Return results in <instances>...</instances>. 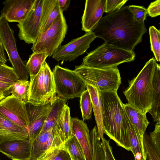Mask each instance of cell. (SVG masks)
Here are the masks:
<instances>
[{
	"instance_id": "obj_1",
	"label": "cell",
	"mask_w": 160,
	"mask_h": 160,
	"mask_svg": "<svg viewBox=\"0 0 160 160\" xmlns=\"http://www.w3.org/2000/svg\"><path fill=\"white\" fill-rule=\"evenodd\" d=\"M146 32L145 23H139L124 6L102 17L92 32L107 44L133 51Z\"/></svg>"
},
{
	"instance_id": "obj_2",
	"label": "cell",
	"mask_w": 160,
	"mask_h": 160,
	"mask_svg": "<svg viewBox=\"0 0 160 160\" xmlns=\"http://www.w3.org/2000/svg\"><path fill=\"white\" fill-rule=\"evenodd\" d=\"M103 109L104 133L117 145L130 151L123 104L116 91L101 92Z\"/></svg>"
},
{
	"instance_id": "obj_3",
	"label": "cell",
	"mask_w": 160,
	"mask_h": 160,
	"mask_svg": "<svg viewBox=\"0 0 160 160\" xmlns=\"http://www.w3.org/2000/svg\"><path fill=\"white\" fill-rule=\"evenodd\" d=\"M156 60L152 58L137 76L128 81L123 92L128 103L143 113L148 112L152 103V81Z\"/></svg>"
},
{
	"instance_id": "obj_4",
	"label": "cell",
	"mask_w": 160,
	"mask_h": 160,
	"mask_svg": "<svg viewBox=\"0 0 160 160\" xmlns=\"http://www.w3.org/2000/svg\"><path fill=\"white\" fill-rule=\"evenodd\" d=\"M135 54L131 51L104 42L88 53L82 59V64L99 68L117 67L119 64L133 61Z\"/></svg>"
},
{
	"instance_id": "obj_5",
	"label": "cell",
	"mask_w": 160,
	"mask_h": 160,
	"mask_svg": "<svg viewBox=\"0 0 160 160\" xmlns=\"http://www.w3.org/2000/svg\"><path fill=\"white\" fill-rule=\"evenodd\" d=\"M84 81L102 92L117 91L121 78L117 67L99 68L86 66L82 64L73 70Z\"/></svg>"
},
{
	"instance_id": "obj_6",
	"label": "cell",
	"mask_w": 160,
	"mask_h": 160,
	"mask_svg": "<svg viewBox=\"0 0 160 160\" xmlns=\"http://www.w3.org/2000/svg\"><path fill=\"white\" fill-rule=\"evenodd\" d=\"M30 76L29 102L38 106L51 102L56 93L52 72L46 62L37 74Z\"/></svg>"
},
{
	"instance_id": "obj_7",
	"label": "cell",
	"mask_w": 160,
	"mask_h": 160,
	"mask_svg": "<svg viewBox=\"0 0 160 160\" xmlns=\"http://www.w3.org/2000/svg\"><path fill=\"white\" fill-rule=\"evenodd\" d=\"M68 30L66 21L61 10L49 28L38 36L31 48L33 52H42L49 57L61 46Z\"/></svg>"
},
{
	"instance_id": "obj_8",
	"label": "cell",
	"mask_w": 160,
	"mask_h": 160,
	"mask_svg": "<svg viewBox=\"0 0 160 160\" xmlns=\"http://www.w3.org/2000/svg\"><path fill=\"white\" fill-rule=\"evenodd\" d=\"M52 72L56 93L61 98L80 97L86 90L85 82L73 70L56 65Z\"/></svg>"
},
{
	"instance_id": "obj_9",
	"label": "cell",
	"mask_w": 160,
	"mask_h": 160,
	"mask_svg": "<svg viewBox=\"0 0 160 160\" xmlns=\"http://www.w3.org/2000/svg\"><path fill=\"white\" fill-rule=\"evenodd\" d=\"M0 38L19 79L28 80L30 75L18 54L13 32L5 17L0 16Z\"/></svg>"
},
{
	"instance_id": "obj_10",
	"label": "cell",
	"mask_w": 160,
	"mask_h": 160,
	"mask_svg": "<svg viewBox=\"0 0 160 160\" xmlns=\"http://www.w3.org/2000/svg\"><path fill=\"white\" fill-rule=\"evenodd\" d=\"M43 0H35L33 6L26 18L17 25L18 36L28 44H34L38 37L41 25Z\"/></svg>"
},
{
	"instance_id": "obj_11",
	"label": "cell",
	"mask_w": 160,
	"mask_h": 160,
	"mask_svg": "<svg viewBox=\"0 0 160 160\" xmlns=\"http://www.w3.org/2000/svg\"><path fill=\"white\" fill-rule=\"evenodd\" d=\"M96 38L93 32H86L82 36L60 46L52 57L58 61H73L86 51Z\"/></svg>"
},
{
	"instance_id": "obj_12",
	"label": "cell",
	"mask_w": 160,
	"mask_h": 160,
	"mask_svg": "<svg viewBox=\"0 0 160 160\" xmlns=\"http://www.w3.org/2000/svg\"><path fill=\"white\" fill-rule=\"evenodd\" d=\"M0 114L14 123L28 129V119L25 103L12 95L0 101Z\"/></svg>"
},
{
	"instance_id": "obj_13",
	"label": "cell",
	"mask_w": 160,
	"mask_h": 160,
	"mask_svg": "<svg viewBox=\"0 0 160 160\" xmlns=\"http://www.w3.org/2000/svg\"><path fill=\"white\" fill-rule=\"evenodd\" d=\"M52 101L42 106H35L29 102L25 103L28 119L29 138L31 144L43 127L51 108Z\"/></svg>"
},
{
	"instance_id": "obj_14",
	"label": "cell",
	"mask_w": 160,
	"mask_h": 160,
	"mask_svg": "<svg viewBox=\"0 0 160 160\" xmlns=\"http://www.w3.org/2000/svg\"><path fill=\"white\" fill-rule=\"evenodd\" d=\"M35 0H7L3 2V8L1 15L8 22L19 23L27 17L34 5Z\"/></svg>"
},
{
	"instance_id": "obj_15",
	"label": "cell",
	"mask_w": 160,
	"mask_h": 160,
	"mask_svg": "<svg viewBox=\"0 0 160 160\" xmlns=\"http://www.w3.org/2000/svg\"><path fill=\"white\" fill-rule=\"evenodd\" d=\"M106 0H86L82 18V29L92 32L105 12Z\"/></svg>"
},
{
	"instance_id": "obj_16",
	"label": "cell",
	"mask_w": 160,
	"mask_h": 160,
	"mask_svg": "<svg viewBox=\"0 0 160 160\" xmlns=\"http://www.w3.org/2000/svg\"><path fill=\"white\" fill-rule=\"evenodd\" d=\"M32 145L29 138L0 144V152L12 160H30Z\"/></svg>"
},
{
	"instance_id": "obj_17",
	"label": "cell",
	"mask_w": 160,
	"mask_h": 160,
	"mask_svg": "<svg viewBox=\"0 0 160 160\" xmlns=\"http://www.w3.org/2000/svg\"><path fill=\"white\" fill-rule=\"evenodd\" d=\"M72 134L76 138L81 146L86 160H92V148L89 129L87 124L77 118H72Z\"/></svg>"
},
{
	"instance_id": "obj_18",
	"label": "cell",
	"mask_w": 160,
	"mask_h": 160,
	"mask_svg": "<svg viewBox=\"0 0 160 160\" xmlns=\"http://www.w3.org/2000/svg\"><path fill=\"white\" fill-rule=\"evenodd\" d=\"M29 138L28 129L12 122L0 114V144Z\"/></svg>"
},
{
	"instance_id": "obj_19",
	"label": "cell",
	"mask_w": 160,
	"mask_h": 160,
	"mask_svg": "<svg viewBox=\"0 0 160 160\" xmlns=\"http://www.w3.org/2000/svg\"><path fill=\"white\" fill-rule=\"evenodd\" d=\"M86 88L90 94L97 127L101 140L103 138V109L101 92L93 86L86 84Z\"/></svg>"
},
{
	"instance_id": "obj_20",
	"label": "cell",
	"mask_w": 160,
	"mask_h": 160,
	"mask_svg": "<svg viewBox=\"0 0 160 160\" xmlns=\"http://www.w3.org/2000/svg\"><path fill=\"white\" fill-rule=\"evenodd\" d=\"M61 11L58 0H43L39 35L49 28Z\"/></svg>"
},
{
	"instance_id": "obj_21",
	"label": "cell",
	"mask_w": 160,
	"mask_h": 160,
	"mask_svg": "<svg viewBox=\"0 0 160 160\" xmlns=\"http://www.w3.org/2000/svg\"><path fill=\"white\" fill-rule=\"evenodd\" d=\"M123 106L128 118L137 133L142 140L143 135L149 123L146 114L128 103L123 104Z\"/></svg>"
},
{
	"instance_id": "obj_22",
	"label": "cell",
	"mask_w": 160,
	"mask_h": 160,
	"mask_svg": "<svg viewBox=\"0 0 160 160\" xmlns=\"http://www.w3.org/2000/svg\"><path fill=\"white\" fill-rule=\"evenodd\" d=\"M148 112L153 122L160 121V66L157 63L152 81V103Z\"/></svg>"
},
{
	"instance_id": "obj_23",
	"label": "cell",
	"mask_w": 160,
	"mask_h": 160,
	"mask_svg": "<svg viewBox=\"0 0 160 160\" xmlns=\"http://www.w3.org/2000/svg\"><path fill=\"white\" fill-rule=\"evenodd\" d=\"M66 102V100L58 96L54 97L52 101L50 111L39 134L43 133L57 125L60 116Z\"/></svg>"
},
{
	"instance_id": "obj_24",
	"label": "cell",
	"mask_w": 160,
	"mask_h": 160,
	"mask_svg": "<svg viewBox=\"0 0 160 160\" xmlns=\"http://www.w3.org/2000/svg\"><path fill=\"white\" fill-rule=\"evenodd\" d=\"M126 116L129 140L130 151L132 152L134 155V160H138L142 158L147 160L143 148L142 140L137 133L126 114Z\"/></svg>"
},
{
	"instance_id": "obj_25",
	"label": "cell",
	"mask_w": 160,
	"mask_h": 160,
	"mask_svg": "<svg viewBox=\"0 0 160 160\" xmlns=\"http://www.w3.org/2000/svg\"><path fill=\"white\" fill-rule=\"evenodd\" d=\"M49 130L38 135L31 144L32 150L30 160H38L49 149L48 137Z\"/></svg>"
},
{
	"instance_id": "obj_26",
	"label": "cell",
	"mask_w": 160,
	"mask_h": 160,
	"mask_svg": "<svg viewBox=\"0 0 160 160\" xmlns=\"http://www.w3.org/2000/svg\"><path fill=\"white\" fill-rule=\"evenodd\" d=\"M71 119L69 107L66 104L62 110L57 124L62 132L65 142L69 139L72 135Z\"/></svg>"
},
{
	"instance_id": "obj_27",
	"label": "cell",
	"mask_w": 160,
	"mask_h": 160,
	"mask_svg": "<svg viewBox=\"0 0 160 160\" xmlns=\"http://www.w3.org/2000/svg\"><path fill=\"white\" fill-rule=\"evenodd\" d=\"M30 81L18 79L11 87L12 95L26 103L29 102Z\"/></svg>"
},
{
	"instance_id": "obj_28",
	"label": "cell",
	"mask_w": 160,
	"mask_h": 160,
	"mask_svg": "<svg viewBox=\"0 0 160 160\" xmlns=\"http://www.w3.org/2000/svg\"><path fill=\"white\" fill-rule=\"evenodd\" d=\"M44 52H34L30 56L26 64L28 71L30 76L37 74L40 70L43 62L48 57Z\"/></svg>"
},
{
	"instance_id": "obj_29",
	"label": "cell",
	"mask_w": 160,
	"mask_h": 160,
	"mask_svg": "<svg viewBox=\"0 0 160 160\" xmlns=\"http://www.w3.org/2000/svg\"><path fill=\"white\" fill-rule=\"evenodd\" d=\"M90 133L92 148V160H106L104 147L99 136L96 126Z\"/></svg>"
},
{
	"instance_id": "obj_30",
	"label": "cell",
	"mask_w": 160,
	"mask_h": 160,
	"mask_svg": "<svg viewBox=\"0 0 160 160\" xmlns=\"http://www.w3.org/2000/svg\"><path fill=\"white\" fill-rule=\"evenodd\" d=\"M64 147L72 160H86L81 146L73 135L65 142Z\"/></svg>"
},
{
	"instance_id": "obj_31",
	"label": "cell",
	"mask_w": 160,
	"mask_h": 160,
	"mask_svg": "<svg viewBox=\"0 0 160 160\" xmlns=\"http://www.w3.org/2000/svg\"><path fill=\"white\" fill-rule=\"evenodd\" d=\"M144 151L148 160H160V148L152 141L149 135L145 132L142 137Z\"/></svg>"
},
{
	"instance_id": "obj_32",
	"label": "cell",
	"mask_w": 160,
	"mask_h": 160,
	"mask_svg": "<svg viewBox=\"0 0 160 160\" xmlns=\"http://www.w3.org/2000/svg\"><path fill=\"white\" fill-rule=\"evenodd\" d=\"M38 160H72L64 145L48 150Z\"/></svg>"
},
{
	"instance_id": "obj_33",
	"label": "cell",
	"mask_w": 160,
	"mask_h": 160,
	"mask_svg": "<svg viewBox=\"0 0 160 160\" xmlns=\"http://www.w3.org/2000/svg\"><path fill=\"white\" fill-rule=\"evenodd\" d=\"M80 106L83 121L89 120L92 118V104L91 97L88 90L86 89L80 97Z\"/></svg>"
},
{
	"instance_id": "obj_34",
	"label": "cell",
	"mask_w": 160,
	"mask_h": 160,
	"mask_svg": "<svg viewBox=\"0 0 160 160\" xmlns=\"http://www.w3.org/2000/svg\"><path fill=\"white\" fill-rule=\"evenodd\" d=\"M151 48L153 53L155 59L160 61V32L154 26H151L149 28Z\"/></svg>"
},
{
	"instance_id": "obj_35",
	"label": "cell",
	"mask_w": 160,
	"mask_h": 160,
	"mask_svg": "<svg viewBox=\"0 0 160 160\" xmlns=\"http://www.w3.org/2000/svg\"><path fill=\"white\" fill-rule=\"evenodd\" d=\"M18 79L12 67L6 64L0 65V82L13 83Z\"/></svg>"
},
{
	"instance_id": "obj_36",
	"label": "cell",
	"mask_w": 160,
	"mask_h": 160,
	"mask_svg": "<svg viewBox=\"0 0 160 160\" xmlns=\"http://www.w3.org/2000/svg\"><path fill=\"white\" fill-rule=\"evenodd\" d=\"M128 7L139 23H144L148 14L147 9L143 6L135 5H129Z\"/></svg>"
},
{
	"instance_id": "obj_37",
	"label": "cell",
	"mask_w": 160,
	"mask_h": 160,
	"mask_svg": "<svg viewBox=\"0 0 160 160\" xmlns=\"http://www.w3.org/2000/svg\"><path fill=\"white\" fill-rule=\"evenodd\" d=\"M128 0H106L105 12L111 13L116 10L120 9Z\"/></svg>"
},
{
	"instance_id": "obj_38",
	"label": "cell",
	"mask_w": 160,
	"mask_h": 160,
	"mask_svg": "<svg viewBox=\"0 0 160 160\" xmlns=\"http://www.w3.org/2000/svg\"><path fill=\"white\" fill-rule=\"evenodd\" d=\"M148 13L151 17H155L160 15V1L152 2L147 9Z\"/></svg>"
},
{
	"instance_id": "obj_39",
	"label": "cell",
	"mask_w": 160,
	"mask_h": 160,
	"mask_svg": "<svg viewBox=\"0 0 160 160\" xmlns=\"http://www.w3.org/2000/svg\"><path fill=\"white\" fill-rule=\"evenodd\" d=\"M101 140L104 148L106 160H116L113 155L112 147L109 143L110 140H107L104 138Z\"/></svg>"
},
{
	"instance_id": "obj_40",
	"label": "cell",
	"mask_w": 160,
	"mask_h": 160,
	"mask_svg": "<svg viewBox=\"0 0 160 160\" xmlns=\"http://www.w3.org/2000/svg\"><path fill=\"white\" fill-rule=\"evenodd\" d=\"M7 59L5 52V50L0 38V65L6 64Z\"/></svg>"
},
{
	"instance_id": "obj_41",
	"label": "cell",
	"mask_w": 160,
	"mask_h": 160,
	"mask_svg": "<svg viewBox=\"0 0 160 160\" xmlns=\"http://www.w3.org/2000/svg\"><path fill=\"white\" fill-rule=\"evenodd\" d=\"M70 0H58V4L61 10L63 12L66 11L70 4Z\"/></svg>"
},
{
	"instance_id": "obj_42",
	"label": "cell",
	"mask_w": 160,
	"mask_h": 160,
	"mask_svg": "<svg viewBox=\"0 0 160 160\" xmlns=\"http://www.w3.org/2000/svg\"><path fill=\"white\" fill-rule=\"evenodd\" d=\"M11 93V87L8 89L0 88V94L4 95L5 97Z\"/></svg>"
},
{
	"instance_id": "obj_43",
	"label": "cell",
	"mask_w": 160,
	"mask_h": 160,
	"mask_svg": "<svg viewBox=\"0 0 160 160\" xmlns=\"http://www.w3.org/2000/svg\"><path fill=\"white\" fill-rule=\"evenodd\" d=\"M13 83L0 82V88L8 89L11 87Z\"/></svg>"
},
{
	"instance_id": "obj_44",
	"label": "cell",
	"mask_w": 160,
	"mask_h": 160,
	"mask_svg": "<svg viewBox=\"0 0 160 160\" xmlns=\"http://www.w3.org/2000/svg\"><path fill=\"white\" fill-rule=\"evenodd\" d=\"M5 97L3 95L0 94V101L4 98Z\"/></svg>"
},
{
	"instance_id": "obj_45",
	"label": "cell",
	"mask_w": 160,
	"mask_h": 160,
	"mask_svg": "<svg viewBox=\"0 0 160 160\" xmlns=\"http://www.w3.org/2000/svg\"><path fill=\"white\" fill-rule=\"evenodd\" d=\"M145 160V159H144L143 158H142V159H140V160Z\"/></svg>"
},
{
	"instance_id": "obj_46",
	"label": "cell",
	"mask_w": 160,
	"mask_h": 160,
	"mask_svg": "<svg viewBox=\"0 0 160 160\" xmlns=\"http://www.w3.org/2000/svg\"><path fill=\"white\" fill-rule=\"evenodd\" d=\"M0 160H1V159H0Z\"/></svg>"
}]
</instances>
